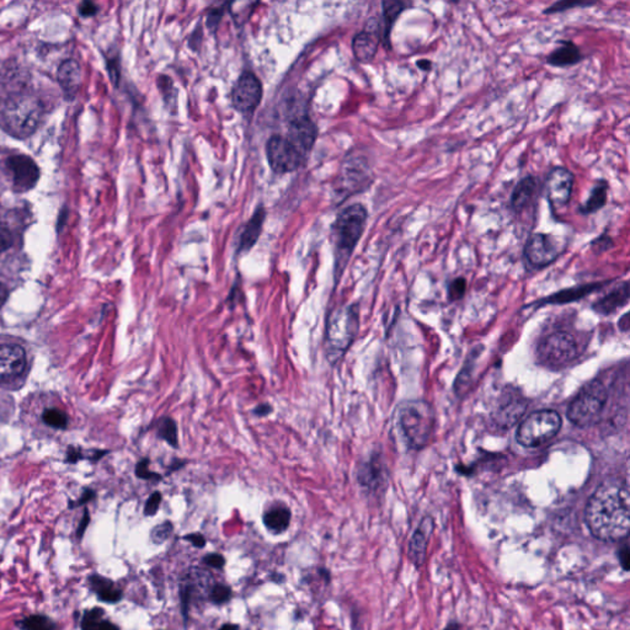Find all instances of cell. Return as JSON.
<instances>
[{"instance_id":"cell-1","label":"cell","mask_w":630,"mask_h":630,"mask_svg":"<svg viewBox=\"0 0 630 630\" xmlns=\"http://www.w3.org/2000/svg\"><path fill=\"white\" fill-rule=\"evenodd\" d=\"M585 522L598 541L618 543L629 536L630 495L627 485L606 481L589 497L585 508Z\"/></svg>"},{"instance_id":"cell-2","label":"cell","mask_w":630,"mask_h":630,"mask_svg":"<svg viewBox=\"0 0 630 630\" xmlns=\"http://www.w3.org/2000/svg\"><path fill=\"white\" fill-rule=\"evenodd\" d=\"M43 117L41 101L30 94H10L0 99V127L18 140L34 135Z\"/></svg>"},{"instance_id":"cell-3","label":"cell","mask_w":630,"mask_h":630,"mask_svg":"<svg viewBox=\"0 0 630 630\" xmlns=\"http://www.w3.org/2000/svg\"><path fill=\"white\" fill-rule=\"evenodd\" d=\"M397 427L409 448L421 450L431 439L435 415L430 404L424 400H410L402 404L395 414Z\"/></svg>"},{"instance_id":"cell-4","label":"cell","mask_w":630,"mask_h":630,"mask_svg":"<svg viewBox=\"0 0 630 630\" xmlns=\"http://www.w3.org/2000/svg\"><path fill=\"white\" fill-rule=\"evenodd\" d=\"M368 212L362 204H352L338 215L334 226L336 246V274H341L351 254L361 239L367 223Z\"/></svg>"},{"instance_id":"cell-5","label":"cell","mask_w":630,"mask_h":630,"mask_svg":"<svg viewBox=\"0 0 630 630\" xmlns=\"http://www.w3.org/2000/svg\"><path fill=\"white\" fill-rule=\"evenodd\" d=\"M360 325L356 305H346L335 310L329 316L327 325V357L329 362H336L344 356L356 338Z\"/></svg>"},{"instance_id":"cell-6","label":"cell","mask_w":630,"mask_h":630,"mask_svg":"<svg viewBox=\"0 0 630 630\" xmlns=\"http://www.w3.org/2000/svg\"><path fill=\"white\" fill-rule=\"evenodd\" d=\"M607 389L600 382H592L580 391L567 410V417L578 427L592 426L601 419L607 402Z\"/></svg>"},{"instance_id":"cell-7","label":"cell","mask_w":630,"mask_h":630,"mask_svg":"<svg viewBox=\"0 0 630 630\" xmlns=\"http://www.w3.org/2000/svg\"><path fill=\"white\" fill-rule=\"evenodd\" d=\"M561 428V415L554 410H539L522 421L516 438L523 447L536 448L550 441Z\"/></svg>"},{"instance_id":"cell-8","label":"cell","mask_w":630,"mask_h":630,"mask_svg":"<svg viewBox=\"0 0 630 630\" xmlns=\"http://www.w3.org/2000/svg\"><path fill=\"white\" fill-rule=\"evenodd\" d=\"M538 360L549 368L565 367L578 355V343L565 332L550 334L538 346Z\"/></svg>"},{"instance_id":"cell-9","label":"cell","mask_w":630,"mask_h":630,"mask_svg":"<svg viewBox=\"0 0 630 630\" xmlns=\"http://www.w3.org/2000/svg\"><path fill=\"white\" fill-rule=\"evenodd\" d=\"M566 241L561 237L547 233H534L527 240L525 257L533 268H545L554 263L565 250Z\"/></svg>"},{"instance_id":"cell-10","label":"cell","mask_w":630,"mask_h":630,"mask_svg":"<svg viewBox=\"0 0 630 630\" xmlns=\"http://www.w3.org/2000/svg\"><path fill=\"white\" fill-rule=\"evenodd\" d=\"M266 155L271 169L276 174H286L297 170L304 158L286 137L281 135L270 138L266 144Z\"/></svg>"},{"instance_id":"cell-11","label":"cell","mask_w":630,"mask_h":630,"mask_svg":"<svg viewBox=\"0 0 630 630\" xmlns=\"http://www.w3.org/2000/svg\"><path fill=\"white\" fill-rule=\"evenodd\" d=\"M544 187L550 208L556 215L558 210L566 207L572 199L574 175L564 166H556L550 170Z\"/></svg>"},{"instance_id":"cell-12","label":"cell","mask_w":630,"mask_h":630,"mask_svg":"<svg viewBox=\"0 0 630 630\" xmlns=\"http://www.w3.org/2000/svg\"><path fill=\"white\" fill-rule=\"evenodd\" d=\"M263 96L261 83L251 72H244L232 90V102L240 112L250 113L257 109Z\"/></svg>"},{"instance_id":"cell-13","label":"cell","mask_w":630,"mask_h":630,"mask_svg":"<svg viewBox=\"0 0 630 630\" xmlns=\"http://www.w3.org/2000/svg\"><path fill=\"white\" fill-rule=\"evenodd\" d=\"M6 169L12 175V187L18 193L34 188L40 179L37 164L28 155H12L6 160Z\"/></svg>"},{"instance_id":"cell-14","label":"cell","mask_w":630,"mask_h":630,"mask_svg":"<svg viewBox=\"0 0 630 630\" xmlns=\"http://www.w3.org/2000/svg\"><path fill=\"white\" fill-rule=\"evenodd\" d=\"M382 41V28L377 19H369L366 28L352 41V51L357 61L368 63L376 57Z\"/></svg>"},{"instance_id":"cell-15","label":"cell","mask_w":630,"mask_h":630,"mask_svg":"<svg viewBox=\"0 0 630 630\" xmlns=\"http://www.w3.org/2000/svg\"><path fill=\"white\" fill-rule=\"evenodd\" d=\"M433 519L431 517H425L422 519L420 525L415 530L413 537L409 543L408 556L410 563L420 569L421 566L425 564L427 556V548H428V542L433 532Z\"/></svg>"},{"instance_id":"cell-16","label":"cell","mask_w":630,"mask_h":630,"mask_svg":"<svg viewBox=\"0 0 630 630\" xmlns=\"http://www.w3.org/2000/svg\"><path fill=\"white\" fill-rule=\"evenodd\" d=\"M316 135L318 129L314 123L312 122V120L307 117H301L291 123L286 138L291 142V144L298 152L305 157V154L314 146Z\"/></svg>"},{"instance_id":"cell-17","label":"cell","mask_w":630,"mask_h":630,"mask_svg":"<svg viewBox=\"0 0 630 630\" xmlns=\"http://www.w3.org/2000/svg\"><path fill=\"white\" fill-rule=\"evenodd\" d=\"M26 367V354L18 345L0 346V382L12 380Z\"/></svg>"},{"instance_id":"cell-18","label":"cell","mask_w":630,"mask_h":630,"mask_svg":"<svg viewBox=\"0 0 630 630\" xmlns=\"http://www.w3.org/2000/svg\"><path fill=\"white\" fill-rule=\"evenodd\" d=\"M539 182L534 176H525V179L519 181L514 187V193L511 196V208L516 213H522L527 208L536 204L537 199Z\"/></svg>"},{"instance_id":"cell-19","label":"cell","mask_w":630,"mask_h":630,"mask_svg":"<svg viewBox=\"0 0 630 630\" xmlns=\"http://www.w3.org/2000/svg\"><path fill=\"white\" fill-rule=\"evenodd\" d=\"M82 68L76 61H65L58 69V82L68 96H74L82 84Z\"/></svg>"},{"instance_id":"cell-20","label":"cell","mask_w":630,"mask_h":630,"mask_svg":"<svg viewBox=\"0 0 630 630\" xmlns=\"http://www.w3.org/2000/svg\"><path fill=\"white\" fill-rule=\"evenodd\" d=\"M583 61V54L578 46L572 41H561L554 52L550 53L547 58V63L556 68H566L578 65Z\"/></svg>"},{"instance_id":"cell-21","label":"cell","mask_w":630,"mask_h":630,"mask_svg":"<svg viewBox=\"0 0 630 630\" xmlns=\"http://www.w3.org/2000/svg\"><path fill=\"white\" fill-rule=\"evenodd\" d=\"M265 221V210L263 208L259 210L251 217L250 221L246 224L244 232L241 234L239 243V252H246L255 246L260 234L263 232V224Z\"/></svg>"},{"instance_id":"cell-22","label":"cell","mask_w":630,"mask_h":630,"mask_svg":"<svg viewBox=\"0 0 630 630\" xmlns=\"http://www.w3.org/2000/svg\"><path fill=\"white\" fill-rule=\"evenodd\" d=\"M411 6L410 3H404V1H383V19H384V25L382 29V41L388 45L389 39H391V32L394 23L397 19L402 15V12L406 10L408 6Z\"/></svg>"},{"instance_id":"cell-23","label":"cell","mask_w":630,"mask_h":630,"mask_svg":"<svg viewBox=\"0 0 630 630\" xmlns=\"http://www.w3.org/2000/svg\"><path fill=\"white\" fill-rule=\"evenodd\" d=\"M608 199V184L606 181H600L592 188L589 199L583 206H580V213L587 216L602 210Z\"/></svg>"},{"instance_id":"cell-24","label":"cell","mask_w":630,"mask_h":630,"mask_svg":"<svg viewBox=\"0 0 630 630\" xmlns=\"http://www.w3.org/2000/svg\"><path fill=\"white\" fill-rule=\"evenodd\" d=\"M89 583H90V586H91L94 592L99 596L101 601L115 603V602L120 601L121 597H122L121 591L117 589L113 583L110 580H107V578L95 575V576H91V578H89Z\"/></svg>"},{"instance_id":"cell-25","label":"cell","mask_w":630,"mask_h":630,"mask_svg":"<svg viewBox=\"0 0 630 630\" xmlns=\"http://www.w3.org/2000/svg\"><path fill=\"white\" fill-rule=\"evenodd\" d=\"M291 522V511L286 508H274L263 516V523L274 533L286 531Z\"/></svg>"},{"instance_id":"cell-26","label":"cell","mask_w":630,"mask_h":630,"mask_svg":"<svg viewBox=\"0 0 630 630\" xmlns=\"http://www.w3.org/2000/svg\"><path fill=\"white\" fill-rule=\"evenodd\" d=\"M158 437L165 441L173 448L179 447V433L175 420L171 417H163L158 422Z\"/></svg>"},{"instance_id":"cell-27","label":"cell","mask_w":630,"mask_h":630,"mask_svg":"<svg viewBox=\"0 0 630 630\" xmlns=\"http://www.w3.org/2000/svg\"><path fill=\"white\" fill-rule=\"evenodd\" d=\"M102 609H93L85 613L83 618V630H118L116 625L102 619Z\"/></svg>"},{"instance_id":"cell-28","label":"cell","mask_w":630,"mask_h":630,"mask_svg":"<svg viewBox=\"0 0 630 630\" xmlns=\"http://www.w3.org/2000/svg\"><path fill=\"white\" fill-rule=\"evenodd\" d=\"M42 419L48 426L56 427V428H65L68 425L67 415L63 411L57 410V409H48V410H46L42 415Z\"/></svg>"},{"instance_id":"cell-29","label":"cell","mask_w":630,"mask_h":630,"mask_svg":"<svg viewBox=\"0 0 630 630\" xmlns=\"http://www.w3.org/2000/svg\"><path fill=\"white\" fill-rule=\"evenodd\" d=\"M628 299V283H624L623 287H620L617 291L608 294L607 297L603 298L601 302H600V305L603 310H609L612 308V305H619L622 304L620 301H627Z\"/></svg>"},{"instance_id":"cell-30","label":"cell","mask_w":630,"mask_h":630,"mask_svg":"<svg viewBox=\"0 0 630 630\" xmlns=\"http://www.w3.org/2000/svg\"><path fill=\"white\" fill-rule=\"evenodd\" d=\"M174 531V525L170 521H165L160 525H155L151 532V539L155 544H162L166 539H169L171 533Z\"/></svg>"},{"instance_id":"cell-31","label":"cell","mask_w":630,"mask_h":630,"mask_svg":"<svg viewBox=\"0 0 630 630\" xmlns=\"http://www.w3.org/2000/svg\"><path fill=\"white\" fill-rule=\"evenodd\" d=\"M595 1H558L544 10V14H556L564 12L574 8H587L595 6Z\"/></svg>"},{"instance_id":"cell-32","label":"cell","mask_w":630,"mask_h":630,"mask_svg":"<svg viewBox=\"0 0 630 630\" xmlns=\"http://www.w3.org/2000/svg\"><path fill=\"white\" fill-rule=\"evenodd\" d=\"M25 630H54L50 619L42 616H32L23 622Z\"/></svg>"},{"instance_id":"cell-33","label":"cell","mask_w":630,"mask_h":630,"mask_svg":"<svg viewBox=\"0 0 630 630\" xmlns=\"http://www.w3.org/2000/svg\"><path fill=\"white\" fill-rule=\"evenodd\" d=\"M230 596H232V591L229 587L224 586V585H217L216 587L212 589L210 598L217 605H222V603L229 601Z\"/></svg>"},{"instance_id":"cell-34","label":"cell","mask_w":630,"mask_h":630,"mask_svg":"<svg viewBox=\"0 0 630 630\" xmlns=\"http://www.w3.org/2000/svg\"><path fill=\"white\" fill-rule=\"evenodd\" d=\"M148 466H149V461L148 459H143L140 461L138 464H137V468H135V474L137 477L140 479H146V480H162V475H159L157 472H151L148 469Z\"/></svg>"},{"instance_id":"cell-35","label":"cell","mask_w":630,"mask_h":630,"mask_svg":"<svg viewBox=\"0 0 630 630\" xmlns=\"http://www.w3.org/2000/svg\"><path fill=\"white\" fill-rule=\"evenodd\" d=\"M160 502H162V494L160 492H154L152 495L149 496L148 501L146 503V508H144V514L146 516H153V514H157L158 510H159V506H160Z\"/></svg>"},{"instance_id":"cell-36","label":"cell","mask_w":630,"mask_h":630,"mask_svg":"<svg viewBox=\"0 0 630 630\" xmlns=\"http://www.w3.org/2000/svg\"><path fill=\"white\" fill-rule=\"evenodd\" d=\"M12 243V235L4 223L0 222V251L10 248Z\"/></svg>"},{"instance_id":"cell-37","label":"cell","mask_w":630,"mask_h":630,"mask_svg":"<svg viewBox=\"0 0 630 630\" xmlns=\"http://www.w3.org/2000/svg\"><path fill=\"white\" fill-rule=\"evenodd\" d=\"M617 556H618V561L622 569L624 572H628L629 570V559H630V550L629 545L625 543L623 547H620L617 552Z\"/></svg>"},{"instance_id":"cell-38","label":"cell","mask_w":630,"mask_h":630,"mask_svg":"<svg viewBox=\"0 0 630 630\" xmlns=\"http://www.w3.org/2000/svg\"><path fill=\"white\" fill-rule=\"evenodd\" d=\"M464 291H466V280L464 279H457V280L453 281V283L450 287V297L453 298V299L461 297Z\"/></svg>"},{"instance_id":"cell-39","label":"cell","mask_w":630,"mask_h":630,"mask_svg":"<svg viewBox=\"0 0 630 630\" xmlns=\"http://www.w3.org/2000/svg\"><path fill=\"white\" fill-rule=\"evenodd\" d=\"M204 561L207 564V565L212 566L215 569H221L226 564V561L223 558L222 555L219 554H208L206 555L204 558Z\"/></svg>"},{"instance_id":"cell-40","label":"cell","mask_w":630,"mask_h":630,"mask_svg":"<svg viewBox=\"0 0 630 630\" xmlns=\"http://www.w3.org/2000/svg\"><path fill=\"white\" fill-rule=\"evenodd\" d=\"M186 541L193 543L196 548H204L206 545V539L202 534H188L185 537Z\"/></svg>"},{"instance_id":"cell-41","label":"cell","mask_w":630,"mask_h":630,"mask_svg":"<svg viewBox=\"0 0 630 630\" xmlns=\"http://www.w3.org/2000/svg\"><path fill=\"white\" fill-rule=\"evenodd\" d=\"M79 12L83 17H91L95 12H98V8L93 3H83Z\"/></svg>"},{"instance_id":"cell-42","label":"cell","mask_w":630,"mask_h":630,"mask_svg":"<svg viewBox=\"0 0 630 630\" xmlns=\"http://www.w3.org/2000/svg\"><path fill=\"white\" fill-rule=\"evenodd\" d=\"M272 411V406L270 404H261V405H257V408L254 409V414L257 416H268Z\"/></svg>"},{"instance_id":"cell-43","label":"cell","mask_w":630,"mask_h":630,"mask_svg":"<svg viewBox=\"0 0 630 630\" xmlns=\"http://www.w3.org/2000/svg\"><path fill=\"white\" fill-rule=\"evenodd\" d=\"M6 298H8V290H6V287L0 282V307L6 303Z\"/></svg>"},{"instance_id":"cell-44","label":"cell","mask_w":630,"mask_h":630,"mask_svg":"<svg viewBox=\"0 0 630 630\" xmlns=\"http://www.w3.org/2000/svg\"><path fill=\"white\" fill-rule=\"evenodd\" d=\"M417 67L422 70H430L432 67L431 61H428V59H420V61L417 62Z\"/></svg>"},{"instance_id":"cell-45","label":"cell","mask_w":630,"mask_h":630,"mask_svg":"<svg viewBox=\"0 0 630 630\" xmlns=\"http://www.w3.org/2000/svg\"><path fill=\"white\" fill-rule=\"evenodd\" d=\"M444 630H461V625L458 622H450L444 627Z\"/></svg>"},{"instance_id":"cell-46","label":"cell","mask_w":630,"mask_h":630,"mask_svg":"<svg viewBox=\"0 0 630 630\" xmlns=\"http://www.w3.org/2000/svg\"><path fill=\"white\" fill-rule=\"evenodd\" d=\"M219 630H238V625L234 624H226L223 625L222 628Z\"/></svg>"}]
</instances>
